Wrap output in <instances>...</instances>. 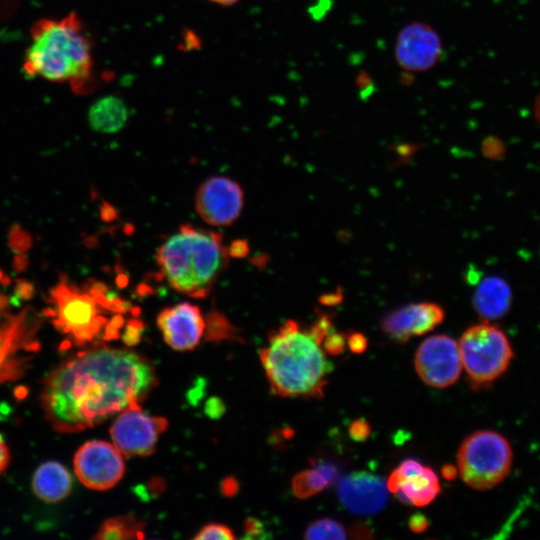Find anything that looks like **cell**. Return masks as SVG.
I'll return each mask as SVG.
<instances>
[{"mask_svg": "<svg viewBox=\"0 0 540 540\" xmlns=\"http://www.w3.org/2000/svg\"><path fill=\"white\" fill-rule=\"evenodd\" d=\"M338 496L342 505L350 512L371 515L385 506L388 488L381 477L359 471L347 475L339 482Z\"/></svg>", "mask_w": 540, "mask_h": 540, "instance_id": "obj_16", "label": "cell"}, {"mask_svg": "<svg viewBox=\"0 0 540 540\" xmlns=\"http://www.w3.org/2000/svg\"><path fill=\"white\" fill-rule=\"evenodd\" d=\"M349 435L355 441H363L370 435V426L364 419H357L349 426Z\"/></svg>", "mask_w": 540, "mask_h": 540, "instance_id": "obj_29", "label": "cell"}, {"mask_svg": "<svg viewBox=\"0 0 540 540\" xmlns=\"http://www.w3.org/2000/svg\"><path fill=\"white\" fill-rule=\"evenodd\" d=\"M8 304V298L0 293V309H4Z\"/></svg>", "mask_w": 540, "mask_h": 540, "instance_id": "obj_39", "label": "cell"}, {"mask_svg": "<svg viewBox=\"0 0 540 540\" xmlns=\"http://www.w3.org/2000/svg\"><path fill=\"white\" fill-rule=\"evenodd\" d=\"M38 323L25 309L9 316L0 326V385L22 377L39 349L35 338Z\"/></svg>", "mask_w": 540, "mask_h": 540, "instance_id": "obj_8", "label": "cell"}, {"mask_svg": "<svg viewBox=\"0 0 540 540\" xmlns=\"http://www.w3.org/2000/svg\"><path fill=\"white\" fill-rule=\"evenodd\" d=\"M443 52L438 32L429 24L413 21L398 33L394 57L400 68L407 72H425L433 68Z\"/></svg>", "mask_w": 540, "mask_h": 540, "instance_id": "obj_13", "label": "cell"}, {"mask_svg": "<svg viewBox=\"0 0 540 540\" xmlns=\"http://www.w3.org/2000/svg\"><path fill=\"white\" fill-rule=\"evenodd\" d=\"M8 244L15 253H24L31 247L32 237L27 231L16 224L9 231Z\"/></svg>", "mask_w": 540, "mask_h": 540, "instance_id": "obj_25", "label": "cell"}, {"mask_svg": "<svg viewBox=\"0 0 540 540\" xmlns=\"http://www.w3.org/2000/svg\"><path fill=\"white\" fill-rule=\"evenodd\" d=\"M444 316L438 304L413 303L388 314L382 321V329L391 339L403 343L412 336L433 330L443 321Z\"/></svg>", "mask_w": 540, "mask_h": 540, "instance_id": "obj_17", "label": "cell"}, {"mask_svg": "<svg viewBox=\"0 0 540 540\" xmlns=\"http://www.w3.org/2000/svg\"><path fill=\"white\" fill-rule=\"evenodd\" d=\"M458 348L462 366L473 383L488 385L509 367L513 350L506 334L497 326L482 322L469 327Z\"/></svg>", "mask_w": 540, "mask_h": 540, "instance_id": "obj_7", "label": "cell"}, {"mask_svg": "<svg viewBox=\"0 0 540 540\" xmlns=\"http://www.w3.org/2000/svg\"><path fill=\"white\" fill-rule=\"evenodd\" d=\"M168 426L167 419L150 415L139 403L119 412L110 435L113 444L125 456H147L152 454L160 435Z\"/></svg>", "mask_w": 540, "mask_h": 540, "instance_id": "obj_9", "label": "cell"}, {"mask_svg": "<svg viewBox=\"0 0 540 540\" xmlns=\"http://www.w3.org/2000/svg\"><path fill=\"white\" fill-rule=\"evenodd\" d=\"M249 247L248 243L245 240L238 239L231 243L230 246L227 247V252L229 257L233 258H242L245 257L248 254Z\"/></svg>", "mask_w": 540, "mask_h": 540, "instance_id": "obj_32", "label": "cell"}, {"mask_svg": "<svg viewBox=\"0 0 540 540\" xmlns=\"http://www.w3.org/2000/svg\"><path fill=\"white\" fill-rule=\"evenodd\" d=\"M323 350L331 356L341 354L345 349L346 339L343 334L329 332L323 342Z\"/></svg>", "mask_w": 540, "mask_h": 540, "instance_id": "obj_27", "label": "cell"}, {"mask_svg": "<svg viewBox=\"0 0 540 540\" xmlns=\"http://www.w3.org/2000/svg\"><path fill=\"white\" fill-rule=\"evenodd\" d=\"M32 487L41 500L59 502L71 491V475L62 464L56 461L45 462L34 473Z\"/></svg>", "mask_w": 540, "mask_h": 540, "instance_id": "obj_19", "label": "cell"}, {"mask_svg": "<svg viewBox=\"0 0 540 540\" xmlns=\"http://www.w3.org/2000/svg\"><path fill=\"white\" fill-rule=\"evenodd\" d=\"M346 339L350 350L354 353L360 354L367 348V340L365 336L359 332L349 334Z\"/></svg>", "mask_w": 540, "mask_h": 540, "instance_id": "obj_30", "label": "cell"}, {"mask_svg": "<svg viewBox=\"0 0 540 540\" xmlns=\"http://www.w3.org/2000/svg\"><path fill=\"white\" fill-rule=\"evenodd\" d=\"M235 535L233 534V531L222 524H208L204 526L196 536H194V539L197 540H204V539H220V540H233L235 539Z\"/></svg>", "mask_w": 540, "mask_h": 540, "instance_id": "obj_26", "label": "cell"}, {"mask_svg": "<svg viewBox=\"0 0 540 540\" xmlns=\"http://www.w3.org/2000/svg\"><path fill=\"white\" fill-rule=\"evenodd\" d=\"M408 525L411 531L422 533L427 529L429 522L423 514L416 513L410 517Z\"/></svg>", "mask_w": 540, "mask_h": 540, "instance_id": "obj_33", "label": "cell"}, {"mask_svg": "<svg viewBox=\"0 0 540 540\" xmlns=\"http://www.w3.org/2000/svg\"><path fill=\"white\" fill-rule=\"evenodd\" d=\"M206 338L211 341H220L235 337L234 327L218 312H212L205 322Z\"/></svg>", "mask_w": 540, "mask_h": 540, "instance_id": "obj_24", "label": "cell"}, {"mask_svg": "<svg viewBox=\"0 0 540 540\" xmlns=\"http://www.w3.org/2000/svg\"><path fill=\"white\" fill-rule=\"evenodd\" d=\"M28 266V259L23 255V253H19L16 255V257L13 260V268L17 272L24 271Z\"/></svg>", "mask_w": 540, "mask_h": 540, "instance_id": "obj_36", "label": "cell"}, {"mask_svg": "<svg viewBox=\"0 0 540 540\" xmlns=\"http://www.w3.org/2000/svg\"><path fill=\"white\" fill-rule=\"evenodd\" d=\"M457 472L458 469L451 464L444 465L441 470L442 476L447 480H453L456 477Z\"/></svg>", "mask_w": 540, "mask_h": 540, "instance_id": "obj_37", "label": "cell"}, {"mask_svg": "<svg viewBox=\"0 0 540 540\" xmlns=\"http://www.w3.org/2000/svg\"><path fill=\"white\" fill-rule=\"evenodd\" d=\"M15 296L21 300H29L34 295V286L24 279H18L14 288Z\"/></svg>", "mask_w": 540, "mask_h": 540, "instance_id": "obj_31", "label": "cell"}, {"mask_svg": "<svg viewBox=\"0 0 540 540\" xmlns=\"http://www.w3.org/2000/svg\"><path fill=\"white\" fill-rule=\"evenodd\" d=\"M221 234L185 224L157 250L162 276L177 292L205 298L228 265Z\"/></svg>", "mask_w": 540, "mask_h": 540, "instance_id": "obj_4", "label": "cell"}, {"mask_svg": "<svg viewBox=\"0 0 540 540\" xmlns=\"http://www.w3.org/2000/svg\"><path fill=\"white\" fill-rule=\"evenodd\" d=\"M27 76L67 83L73 92H87L92 85V41L79 16L41 18L30 29V45L23 62Z\"/></svg>", "mask_w": 540, "mask_h": 540, "instance_id": "obj_3", "label": "cell"}, {"mask_svg": "<svg viewBox=\"0 0 540 540\" xmlns=\"http://www.w3.org/2000/svg\"><path fill=\"white\" fill-rule=\"evenodd\" d=\"M157 325L164 341L177 351L194 349L205 333V320L199 307L189 302L163 309Z\"/></svg>", "mask_w": 540, "mask_h": 540, "instance_id": "obj_15", "label": "cell"}, {"mask_svg": "<svg viewBox=\"0 0 540 540\" xmlns=\"http://www.w3.org/2000/svg\"><path fill=\"white\" fill-rule=\"evenodd\" d=\"M143 323L137 319H131L128 321L125 331L122 335L124 343L128 346L136 345L142 335Z\"/></svg>", "mask_w": 540, "mask_h": 540, "instance_id": "obj_28", "label": "cell"}, {"mask_svg": "<svg viewBox=\"0 0 540 540\" xmlns=\"http://www.w3.org/2000/svg\"><path fill=\"white\" fill-rule=\"evenodd\" d=\"M245 533L248 538H256L259 536L260 533H262V525L261 523L254 519V518H248L245 523Z\"/></svg>", "mask_w": 540, "mask_h": 540, "instance_id": "obj_34", "label": "cell"}, {"mask_svg": "<svg viewBox=\"0 0 540 540\" xmlns=\"http://www.w3.org/2000/svg\"><path fill=\"white\" fill-rule=\"evenodd\" d=\"M129 117L128 108L122 99L106 96L95 102L88 113L90 126L100 133H115L121 130Z\"/></svg>", "mask_w": 540, "mask_h": 540, "instance_id": "obj_20", "label": "cell"}, {"mask_svg": "<svg viewBox=\"0 0 540 540\" xmlns=\"http://www.w3.org/2000/svg\"><path fill=\"white\" fill-rule=\"evenodd\" d=\"M415 368L422 381L431 387L452 385L462 370L458 343L447 335L427 338L417 349Z\"/></svg>", "mask_w": 540, "mask_h": 540, "instance_id": "obj_11", "label": "cell"}, {"mask_svg": "<svg viewBox=\"0 0 540 540\" xmlns=\"http://www.w3.org/2000/svg\"><path fill=\"white\" fill-rule=\"evenodd\" d=\"M74 471L86 487L103 491L114 487L123 477V454L113 443L93 440L83 444L74 456Z\"/></svg>", "mask_w": 540, "mask_h": 540, "instance_id": "obj_10", "label": "cell"}, {"mask_svg": "<svg viewBox=\"0 0 540 540\" xmlns=\"http://www.w3.org/2000/svg\"><path fill=\"white\" fill-rule=\"evenodd\" d=\"M208 1L216 3V4H220L223 6H230L237 3L239 0H208Z\"/></svg>", "mask_w": 540, "mask_h": 540, "instance_id": "obj_38", "label": "cell"}, {"mask_svg": "<svg viewBox=\"0 0 540 540\" xmlns=\"http://www.w3.org/2000/svg\"><path fill=\"white\" fill-rule=\"evenodd\" d=\"M304 537L305 539L342 540L347 538V532L340 522L331 518H321L307 527Z\"/></svg>", "mask_w": 540, "mask_h": 540, "instance_id": "obj_23", "label": "cell"}, {"mask_svg": "<svg viewBox=\"0 0 540 540\" xmlns=\"http://www.w3.org/2000/svg\"><path fill=\"white\" fill-rule=\"evenodd\" d=\"M3 278V275H2V272L0 271V281L2 280Z\"/></svg>", "mask_w": 540, "mask_h": 540, "instance_id": "obj_40", "label": "cell"}, {"mask_svg": "<svg viewBox=\"0 0 540 540\" xmlns=\"http://www.w3.org/2000/svg\"><path fill=\"white\" fill-rule=\"evenodd\" d=\"M244 206V192L234 180L214 176L205 180L195 195L198 215L211 226H229L240 216Z\"/></svg>", "mask_w": 540, "mask_h": 540, "instance_id": "obj_12", "label": "cell"}, {"mask_svg": "<svg viewBox=\"0 0 540 540\" xmlns=\"http://www.w3.org/2000/svg\"><path fill=\"white\" fill-rule=\"evenodd\" d=\"M512 302V291L508 283L500 277L489 276L478 285L473 306L485 319H497L507 313Z\"/></svg>", "mask_w": 540, "mask_h": 540, "instance_id": "obj_18", "label": "cell"}, {"mask_svg": "<svg viewBox=\"0 0 540 540\" xmlns=\"http://www.w3.org/2000/svg\"><path fill=\"white\" fill-rule=\"evenodd\" d=\"M156 383L155 369L142 355L129 349L95 347L48 375L41 407L57 432H79L140 403Z\"/></svg>", "mask_w": 540, "mask_h": 540, "instance_id": "obj_1", "label": "cell"}, {"mask_svg": "<svg viewBox=\"0 0 540 540\" xmlns=\"http://www.w3.org/2000/svg\"><path fill=\"white\" fill-rule=\"evenodd\" d=\"M51 301L56 308L48 311L53 317V324L78 346L92 343L100 336L104 340L119 336L122 317L116 315L108 321L102 314L107 309L88 291L80 292L69 284L65 276H61L51 291Z\"/></svg>", "mask_w": 540, "mask_h": 540, "instance_id": "obj_5", "label": "cell"}, {"mask_svg": "<svg viewBox=\"0 0 540 540\" xmlns=\"http://www.w3.org/2000/svg\"><path fill=\"white\" fill-rule=\"evenodd\" d=\"M10 462V452L5 442L0 437V475L5 471Z\"/></svg>", "mask_w": 540, "mask_h": 540, "instance_id": "obj_35", "label": "cell"}, {"mask_svg": "<svg viewBox=\"0 0 540 540\" xmlns=\"http://www.w3.org/2000/svg\"><path fill=\"white\" fill-rule=\"evenodd\" d=\"M513 452L498 432L479 430L464 439L457 454L462 480L475 490H487L502 482L511 470Z\"/></svg>", "mask_w": 540, "mask_h": 540, "instance_id": "obj_6", "label": "cell"}, {"mask_svg": "<svg viewBox=\"0 0 540 540\" xmlns=\"http://www.w3.org/2000/svg\"><path fill=\"white\" fill-rule=\"evenodd\" d=\"M337 469L330 464H319L315 468L305 469L292 480L294 494L300 499L309 498L334 482Z\"/></svg>", "mask_w": 540, "mask_h": 540, "instance_id": "obj_21", "label": "cell"}, {"mask_svg": "<svg viewBox=\"0 0 540 540\" xmlns=\"http://www.w3.org/2000/svg\"><path fill=\"white\" fill-rule=\"evenodd\" d=\"M389 492L406 504L423 507L431 503L440 492L436 473L416 460L407 459L395 469L386 482Z\"/></svg>", "mask_w": 540, "mask_h": 540, "instance_id": "obj_14", "label": "cell"}, {"mask_svg": "<svg viewBox=\"0 0 540 540\" xmlns=\"http://www.w3.org/2000/svg\"><path fill=\"white\" fill-rule=\"evenodd\" d=\"M144 524L134 516H118L105 520L95 538L98 540H128L142 538Z\"/></svg>", "mask_w": 540, "mask_h": 540, "instance_id": "obj_22", "label": "cell"}, {"mask_svg": "<svg viewBox=\"0 0 540 540\" xmlns=\"http://www.w3.org/2000/svg\"><path fill=\"white\" fill-rule=\"evenodd\" d=\"M331 327L329 317L322 315L309 329H301L296 321L288 320L270 334L259 355L275 394L323 395L333 367L321 346Z\"/></svg>", "mask_w": 540, "mask_h": 540, "instance_id": "obj_2", "label": "cell"}]
</instances>
